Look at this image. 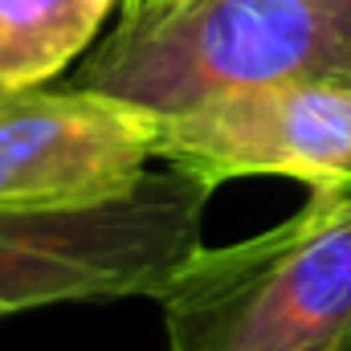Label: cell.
Masks as SVG:
<instances>
[{
    "label": "cell",
    "instance_id": "obj_4",
    "mask_svg": "<svg viewBox=\"0 0 351 351\" xmlns=\"http://www.w3.org/2000/svg\"><path fill=\"white\" fill-rule=\"evenodd\" d=\"M156 160L208 192L241 176H286L311 192H348L351 78L241 90L156 119Z\"/></svg>",
    "mask_w": 351,
    "mask_h": 351
},
{
    "label": "cell",
    "instance_id": "obj_2",
    "mask_svg": "<svg viewBox=\"0 0 351 351\" xmlns=\"http://www.w3.org/2000/svg\"><path fill=\"white\" fill-rule=\"evenodd\" d=\"M160 306L172 351H351V188L200 250Z\"/></svg>",
    "mask_w": 351,
    "mask_h": 351
},
{
    "label": "cell",
    "instance_id": "obj_5",
    "mask_svg": "<svg viewBox=\"0 0 351 351\" xmlns=\"http://www.w3.org/2000/svg\"><path fill=\"white\" fill-rule=\"evenodd\" d=\"M156 160V119L94 90H0V213L131 192Z\"/></svg>",
    "mask_w": 351,
    "mask_h": 351
},
{
    "label": "cell",
    "instance_id": "obj_7",
    "mask_svg": "<svg viewBox=\"0 0 351 351\" xmlns=\"http://www.w3.org/2000/svg\"><path fill=\"white\" fill-rule=\"evenodd\" d=\"M123 4H135V0H123Z\"/></svg>",
    "mask_w": 351,
    "mask_h": 351
},
{
    "label": "cell",
    "instance_id": "obj_6",
    "mask_svg": "<svg viewBox=\"0 0 351 351\" xmlns=\"http://www.w3.org/2000/svg\"><path fill=\"white\" fill-rule=\"evenodd\" d=\"M119 0H0V90L45 86L98 33Z\"/></svg>",
    "mask_w": 351,
    "mask_h": 351
},
{
    "label": "cell",
    "instance_id": "obj_3",
    "mask_svg": "<svg viewBox=\"0 0 351 351\" xmlns=\"http://www.w3.org/2000/svg\"><path fill=\"white\" fill-rule=\"evenodd\" d=\"M208 188L164 168L131 192L0 213V319L49 302L164 298L200 241Z\"/></svg>",
    "mask_w": 351,
    "mask_h": 351
},
{
    "label": "cell",
    "instance_id": "obj_1",
    "mask_svg": "<svg viewBox=\"0 0 351 351\" xmlns=\"http://www.w3.org/2000/svg\"><path fill=\"white\" fill-rule=\"evenodd\" d=\"M315 78H351V0H135L78 86L176 119Z\"/></svg>",
    "mask_w": 351,
    "mask_h": 351
}]
</instances>
